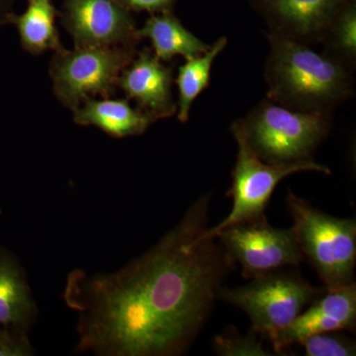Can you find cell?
Instances as JSON below:
<instances>
[{
    "label": "cell",
    "instance_id": "obj_1",
    "mask_svg": "<svg viewBox=\"0 0 356 356\" xmlns=\"http://www.w3.org/2000/svg\"><path fill=\"white\" fill-rule=\"evenodd\" d=\"M209 195L147 252L119 270L69 274L63 298L77 314L76 350L99 356H175L209 317L231 266L207 229Z\"/></svg>",
    "mask_w": 356,
    "mask_h": 356
},
{
    "label": "cell",
    "instance_id": "obj_2",
    "mask_svg": "<svg viewBox=\"0 0 356 356\" xmlns=\"http://www.w3.org/2000/svg\"><path fill=\"white\" fill-rule=\"evenodd\" d=\"M267 97L303 112L332 113L353 95V70L308 44L267 33Z\"/></svg>",
    "mask_w": 356,
    "mask_h": 356
},
{
    "label": "cell",
    "instance_id": "obj_3",
    "mask_svg": "<svg viewBox=\"0 0 356 356\" xmlns=\"http://www.w3.org/2000/svg\"><path fill=\"white\" fill-rule=\"evenodd\" d=\"M236 122L252 151L270 163L310 161L332 126V113L298 111L268 98Z\"/></svg>",
    "mask_w": 356,
    "mask_h": 356
},
{
    "label": "cell",
    "instance_id": "obj_4",
    "mask_svg": "<svg viewBox=\"0 0 356 356\" xmlns=\"http://www.w3.org/2000/svg\"><path fill=\"white\" fill-rule=\"evenodd\" d=\"M287 206L302 254L317 271L325 289L334 291L355 284V220L325 214L291 192Z\"/></svg>",
    "mask_w": 356,
    "mask_h": 356
},
{
    "label": "cell",
    "instance_id": "obj_5",
    "mask_svg": "<svg viewBox=\"0 0 356 356\" xmlns=\"http://www.w3.org/2000/svg\"><path fill=\"white\" fill-rule=\"evenodd\" d=\"M137 49L127 47H83L55 51L49 67L54 93L72 110L89 98L116 93L121 72Z\"/></svg>",
    "mask_w": 356,
    "mask_h": 356
},
{
    "label": "cell",
    "instance_id": "obj_6",
    "mask_svg": "<svg viewBox=\"0 0 356 356\" xmlns=\"http://www.w3.org/2000/svg\"><path fill=\"white\" fill-rule=\"evenodd\" d=\"M252 280L245 286L221 289L219 295L245 312L252 331L270 341L323 292L297 274L280 269Z\"/></svg>",
    "mask_w": 356,
    "mask_h": 356
},
{
    "label": "cell",
    "instance_id": "obj_7",
    "mask_svg": "<svg viewBox=\"0 0 356 356\" xmlns=\"http://www.w3.org/2000/svg\"><path fill=\"white\" fill-rule=\"evenodd\" d=\"M232 132L238 147L233 184L229 192L233 198V208L219 225L203 232L200 238H216L220 232L232 225L264 216L274 189L283 178L301 172L331 173L327 166L313 159L291 163H266L248 144L238 122H234Z\"/></svg>",
    "mask_w": 356,
    "mask_h": 356
},
{
    "label": "cell",
    "instance_id": "obj_8",
    "mask_svg": "<svg viewBox=\"0 0 356 356\" xmlns=\"http://www.w3.org/2000/svg\"><path fill=\"white\" fill-rule=\"evenodd\" d=\"M232 262L252 278L285 266H296L304 257L293 229H277L266 215L232 225L218 234Z\"/></svg>",
    "mask_w": 356,
    "mask_h": 356
},
{
    "label": "cell",
    "instance_id": "obj_9",
    "mask_svg": "<svg viewBox=\"0 0 356 356\" xmlns=\"http://www.w3.org/2000/svg\"><path fill=\"white\" fill-rule=\"evenodd\" d=\"M58 17L74 48H137L142 40L132 13L116 0H63Z\"/></svg>",
    "mask_w": 356,
    "mask_h": 356
},
{
    "label": "cell",
    "instance_id": "obj_10",
    "mask_svg": "<svg viewBox=\"0 0 356 356\" xmlns=\"http://www.w3.org/2000/svg\"><path fill=\"white\" fill-rule=\"evenodd\" d=\"M350 0H250L270 34L298 43H321L327 28Z\"/></svg>",
    "mask_w": 356,
    "mask_h": 356
},
{
    "label": "cell",
    "instance_id": "obj_11",
    "mask_svg": "<svg viewBox=\"0 0 356 356\" xmlns=\"http://www.w3.org/2000/svg\"><path fill=\"white\" fill-rule=\"evenodd\" d=\"M173 83V67L163 64L153 51L145 48L137 51L121 72L118 86L128 100H134L140 112L156 122L177 113Z\"/></svg>",
    "mask_w": 356,
    "mask_h": 356
},
{
    "label": "cell",
    "instance_id": "obj_12",
    "mask_svg": "<svg viewBox=\"0 0 356 356\" xmlns=\"http://www.w3.org/2000/svg\"><path fill=\"white\" fill-rule=\"evenodd\" d=\"M327 292L323 298L314 300L310 308L301 312L274 337L271 343L276 353H281L292 344H300L314 334L355 329V284Z\"/></svg>",
    "mask_w": 356,
    "mask_h": 356
},
{
    "label": "cell",
    "instance_id": "obj_13",
    "mask_svg": "<svg viewBox=\"0 0 356 356\" xmlns=\"http://www.w3.org/2000/svg\"><path fill=\"white\" fill-rule=\"evenodd\" d=\"M37 313L24 269L15 255L0 248V327L29 334Z\"/></svg>",
    "mask_w": 356,
    "mask_h": 356
},
{
    "label": "cell",
    "instance_id": "obj_14",
    "mask_svg": "<svg viewBox=\"0 0 356 356\" xmlns=\"http://www.w3.org/2000/svg\"><path fill=\"white\" fill-rule=\"evenodd\" d=\"M72 112L74 123L95 126L115 139L142 135L154 123L139 109L133 108L128 99L89 98Z\"/></svg>",
    "mask_w": 356,
    "mask_h": 356
},
{
    "label": "cell",
    "instance_id": "obj_15",
    "mask_svg": "<svg viewBox=\"0 0 356 356\" xmlns=\"http://www.w3.org/2000/svg\"><path fill=\"white\" fill-rule=\"evenodd\" d=\"M140 38L151 41L156 57L168 63L177 56L188 58L206 53L209 44L204 43L184 27L173 11L151 14L143 28L139 29Z\"/></svg>",
    "mask_w": 356,
    "mask_h": 356
},
{
    "label": "cell",
    "instance_id": "obj_16",
    "mask_svg": "<svg viewBox=\"0 0 356 356\" xmlns=\"http://www.w3.org/2000/svg\"><path fill=\"white\" fill-rule=\"evenodd\" d=\"M58 16L53 0H27L24 13L11 14L8 24L17 29L23 50L41 55L64 48L56 25Z\"/></svg>",
    "mask_w": 356,
    "mask_h": 356
},
{
    "label": "cell",
    "instance_id": "obj_17",
    "mask_svg": "<svg viewBox=\"0 0 356 356\" xmlns=\"http://www.w3.org/2000/svg\"><path fill=\"white\" fill-rule=\"evenodd\" d=\"M228 44L226 37H221L210 46L208 51L198 57L188 58L178 69L175 83L178 88L177 118L185 123L188 121L192 104L201 93L209 86L211 70L215 58Z\"/></svg>",
    "mask_w": 356,
    "mask_h": 356
},
{
    "label": "cell",
    "instance_id": "obj_18",
    "mask_svg": "<svg viewBox=\"0 0 356 356\" xmlns=\"http://www.w3.org/2000/svg\"><path fill=\"white\" fill-rule=\"evenodd\" d=\"M324 53L348 65L355 67L356 60V3L350 0L337 14L327 28L324 38Z\"/></svg>",
    "mask_w": 356,
    "mask_h": 356
},
{
    "label": "cell",
    "instance_id": "obj_19",
    "mask_svg": "<svg viewBox=\"0 0 356 356\" xmlns=\"http://www.w3.org/2000/svg\"><path fill=\"white\" fill-rule=\"evenodd\" d=\"M257 332L241 336L235 329L226 330L215 337L214 348L218 355L225 356H266L271 355L257 341Z\"/></svg>",
    "mask_w": 356,
    "mask_h": 356
},
{
    "label": "cell",
    "instance_id": "obj_20",
    "mask_svg": "<svg viewBox=\"0 0 356 356\" xmlns=\"http://www.w3.org/2000/svg\"><path fill=\"white\" fill-rule=\"evenodd\" d=\"M307 356H351L355 355V341L337 334L323 332L307 337L301 343Z\"/></svg>",
    "mask_w": 356,
    "mask_h": 356
},
{
    "label": "cell",
    "instance_id": "obj_21",
    "mask_svg": "<svg viewBox=\"0 0 356 356\" xmlns=\"http://www.w3.org/2000/svg\"><path fill=\"white\" fill-rule=\"evenodd\" d=\"M35 355L28 332L0 327V356H33Z\"/></svg>",
    "mask_w": 356,
    "mask_h": 356
},
{
    "label": "cell",
    "instance_id": "obj_22",
    "mask_svg": "<svg viewBox=\"0 0 356 356\" xmlns=\"http://www.w3.org/2000/svg\"><path fill=\"white\" fill-rule=\"evenodd\" d=\"M130 13L158 14L173 11L177 0H116Z\"/></svg>",
    "mask_w": 356,
    "mask_h": 356
},
{
    "label": "cell",
    "instance_id": "obj_23",
    "mask_svg": "<svg viewBox=\"0 0 356 356\" xmlns=\"http://www.w3.org/2000/svg\"><path fill=\"white\" fill-rule=\"evenodd\" d=\"M14 0H0V28L8 24L13 11Z\"/></svg>",
    "mask_w": 356,
    "mask_h": 356
}]
</instances>
